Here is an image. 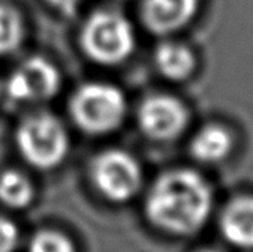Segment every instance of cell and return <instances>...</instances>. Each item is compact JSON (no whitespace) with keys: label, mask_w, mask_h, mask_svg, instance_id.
Masks as SVG:
<instances>
[{"label":"cell","mask_w":253,"mask_h":252,"mask_svg":"<svg viewBox=\"0 0 253 252\" xmlns=\"http://www.w3.org/2000/svg\"><path fill=\"white\" fill-rule=\"evenodd\" d=\"M211 190L194 170H171L157 178L146 200V214L156 227L173 235L194 233L211 210Z\"/></svg>","instance_id":"cell-1"},{"label":"cell","mask_w":253,"mask_h":252,"mask_svg":"<svg viewBox=\"0 0 253 252\" xmlns=\"http://www.w3.org/2000/svg\"><path fill=\"white\" fill-rule=\"evenodd\" d=\"M69 112L72 121L85 134L103 135L122 125L126 116V100L116 85L88 82L71 97Z\"/></svg>","instance_id":"cell-2"},{"label":"cell","mask_w":253,"mask_h":252,"mask_svg":"<svg viewBox=\"0 0 253 252\" xmlns=\"http://www.w3.org/2000/svg\"><path fill=\"white\" fill-rule=\"evenodd\" d=\"M81 47L95 63L119 64L135 49V31L122 13L98 10L82 26Z\"/></svg>","instance_id":"cell-3"},{"label":"cell","mask_w":253,"mask_h":252,"mask_svg":"<svg viewBox=\"0 0 253 252\" xmlns=\"http://www.w3.org/2000/svg\"><path fill=\"white\" fill-rule=\"evenodd\" d=\"M16 147L26 162L37 169H51L68 154L69 137L56 116L36 112L18 125Z\"/></svg>","instance_id":"cell-4"},{"label":"cell","mask_w":253,"mask_h":252,"mask_svg":"<svg viewBox=\"0 0 253 252\" xmlns=\"http://www.w3.org/2000/svg\"><path fill=\"white\" fill-rule=\"evenodd\" d=\"M91 180L111 201L131 200L141 187V167L135 157L121 150L103 151L93 159Z\"/></svg>","instance_id":"cell-5"},{"label":"cell","mask_w":253,"mask_h":252,"mask_svg":"<svg viewBox=\"0 0 253 252\" xmlns=\"http://www.w3.org/2000/svg\"><path fill=\"white\" fill-rule=\"evenodd\" d=\"M61 87V72L42 56H31L11 72L6 81V95L13 101L39 103L53 98Z\"/></svg>","instance_id":"cell-6"},{"label":"cell","mask_w":253,"mask_h":252,"mask_svg":"<svg viewBox=\"0 0 253 252\" xmlns=\"http://www.w3.org/2000/svg\"><path fill=\"white\" fill-rule=\"evenodd\" d=\"M138 125L152 140L167 142L183 134L189 122V112L176 97L156 94L144 98L139 104Z\"/></svg>","instance_id":"cell-7"},{"label":"cell","mask_w":253,"mask_h":252,"mask_svg":"<svg viewBox=\"0 0 253 252\" xmlns=\"http://www.w3.org/2000/svg\"><path fill=\"white\" fill-rule=\"evenodd\" d=\"M199 0H143L141 19L154 34H170L194 18Z\"/></svg>","instance_id":"cell-8"},{"label":"cell","mask_w":253,"mask_h":252,"mask_svg":"<svg viewBox=\"0 0 253 252\" xmlns=\"http://www.w3.org/2000/svg\"><path fill=\"white\" fill-rule=\"evenodd\" d=\"M221 231L231 244L253 249V198L241 196L232 200L221 214Z\"/></svg>","instance_id":"cell-9"},{"label":"cell","mask_w":253,"mask_h":252,"mask_svg":"<svg viewBox=\"0 0 253 252\" xmlns=\"http://www.w3.org/2000/svg\"><path fill=\"white\" fill-rule=\"evenodd\" d=\"M157 71L170 81H184L196 69V56L186 45L164 42L154 51Z\"/></svg>","instance_id":"cell-10"},{"label":"cell","mask_w":253,"mask_h":252,"mask_svg":"<svg viewBox=\"0 0 253 252\" xmlns=\"http://www.w3.org/2000/svg\"><path fill=\"white\" fill-rule=\"evenodd\" d=\"M232 150V137L221 125L209 124L191 142V152L201 162H218Z\"/></svg>","instance_id":"cell-11"},{"label":"cell","mask_w":253,"mask_h":252,"mask_svg":"<svg viewBox=\"0 0 253 252\" xmlns=\"http://www.w3.org/2000/svg\"><path fill=\"white\" fill-rule=\"evenodd\" d=\"M26 37V24L16 8L0 3V55L18 50Z\"/></svg>","instance_id":"cell-12"},{"label":"cell","mask_w":253,"mask_h":252,"mask_svg":"<svg viewBox=\"0 0 253 252\" xmlns=\"http://www.w3.org/2000/svg\"><path fill=\"white\" fill-rule=\"evenodd\" d=\"M34 196L29 178L18 170H6L0 175V201L13 209L26 207Z\"/></svg>","instance_id":"cell-13"},{"label":"cell","mask_w":253,"mask_h":252,"mask_svg":"<svg viewBox=\"0 0 253 252\" xmlns=\"http://www.w3.org/2000/svg\"><path fill=\"white\" fill-rule=\"evenodd\" d=\"M29 252H76L74 244L56 231L37 233L29 244Z\"/></svg>","instance_id":"cell-14"},{"label":"cell","mask_w":253,"mask_h":252,"mask_svg":"<svg viewBox=\"0 0 253 252\" xmlns=\"http://www.w3.org/2000/svg\"><path fill=\"white\" fill-rule=\"evenodd\" d=\"M18 244V228L8 218L0 215V252H13Z\"/></svg>","instance_id":"cell-15"},{"label":"cell","mask_w":253,"mask_h":252,"mask_svg":"<svg viewBox=\"0 0 253 252\" xmlns=\"http://www.w3.org/2000/svg\"><path fill=\"white\" fill-rule=\"evenodd\" d=\"M53 8H56L59 13L66 16H72L77 11V6L81 5L82 0H46Z\"/></svg>","instance_id":"cell-16"},{"label":"cell","mask_w":253,"mask_h":252,"mask_svg":"<svg viewBox=\"0 0 253 252\" xmlns=\"http://www.w3.org/2000/svg\"><path fill=\"white\" fill-rule=\"evenodd\" d=\"M201 252H216V251H201Z\"/></svg>","instance_id":"cell-17"}]
</instances>
